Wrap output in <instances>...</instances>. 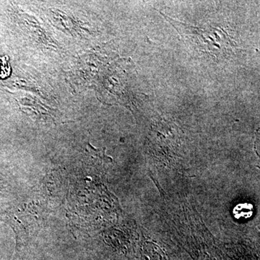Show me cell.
I'll use <instances>...</instances> for the list:
<instances>
[{
  "label": "cell",
  "instance_id": "obj_1",
  "mask_svg": "<svg viewBox=\"0 0 260 260\" xmlns=\"http://www.w3.org/2000/svg\"><path fill=\"white\" fill-rule=\"evenodd\" d=\"M5 57L0 59V78H4L8 76L10 73L9 64L5 60Z\"/></svg>",
  "mask_w": 260,
  "mask_h": 260
}]
</instances>
